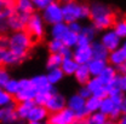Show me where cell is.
I'll list each match as a JSON object with an SVG mask.
<instances>
[{"label":"cell","instance_id":"cell-1","mask_svg":"<svg viewBox=\"0 0 126 124\" xmlns=\"http://www.w3.org/2000/svg\"><path fill=\"white\" fill-rule=\"evenodd\" d=\"M90 19L96 30L102 33L111 29L115 23L114 11L109 5L102 1H94L90 5Z\"/></svg>","mask_w":126,"mask_h":124},{"label":"cell","instance_id":"cell-2","mask_svg":"<svg viewBox=\"0 0 126 124\" xmlns=\"http://www.w3.org/2000/svg\"><path fill=\"white\" fill-rule=\"evenodd\" d=\"M63 21L69 24L73 22H80L90 18V5L78 2L74 0L62 2Z\"/></svg>","mask_w":126,"mask_h":124},{"label":"cell","instance_id":"cell-3","mask_svg":"<svg viewBox=\"0 0 126 124\" xmlns=\"http://www.w3.org/2000/svg\"><path fill=\"white\" fill-rule=\"evenodd\" d=\"M34 45L33 37L27 31H17L10 35V48L14 53L18 54L23 59L28 57L29 49Z\"/></svg>","mask_w":126,"mask_h":124},{"label":"cell","instance_id":"cell-4","mask_svg":"<svg viewBox=\"0 0 126 124\" xmlns=\"http://www.w3.org/2000/svg\"><path fill=\"white\" fill-rule=\"evenodd\" d=\"M41 17L44 19V22L51 25L62 23L63 21V10H62V4L58 1H51V4L47 6L46 9L41 12Z\"/></svg>","mask_w":126,"mask_h":124},{"label":"cell","instance_id":"cell-5","mask_svg":"<svg viewBox=\"0 0 126 124\" xmlns=\"http://www.w3.org/2000/svg\"><path fill=\"white\" fill-rule=\"evenodd\" d=\"M36 90L32 84L31 78H19V90L15 95V100L21 104L26 101H34Z\"/></svg>","mask_w":126,"mask_h":124},{"label":"cell","instance_id":"cell-6","mask_svg":"<svg viewBox=\"0 0 126 124\" xmlns=\"http://www.w3.org/2000/svg\"><path fill=\"white\" fill-rule=\"evenodd\" d=\"M45 22L43 19V17L40 13L38 12H34L31 16L28 23H27V28L26 31L31 35L32 37H35V39H41L44 35H45Z\"/></svg>","mask_w":126,"mask_h":124},{"label":"cell","instance_id":"cell-7","mask_svg":"<svg viewBox=\"0 0 126 124\" xmlns=\"http://www.w3.org/2000/svg\"><path fill=\"white\" fill-rule=\"evenodd\" d=\"M75 122H77L75 113L67 107L57 113L50 114L46 124H74Z\"/></svg>","mask_w":126,"mask_h":124},{"label":"cell","instance_id":"cell-8","mask_svg":"<svg viewBox=\"0 0 126 124\" xmlns=\"http://www.w3.org/2000/svg\"><path fill=\"white\" fill-rule=\"evenodd\" d=\"M32 84L33 87L35 88L36 93H47V94H53L56 93V88L55 86H52L48 79H47L46 74H38V75H34L31 78Z\"/></svg>","mask_w":126,"mask_h":124},{"label":"cell","instance_id":"cell-9","mask_svg":"<svg viewBox=\"0 0 126 124\" xmlns=\"http://www.w3.org/2000/svg\"><path fill=\"white\" fill-rule=\"evenodd\" d=\"M46 110L48 111L50 114L52 113H57L62 110L67 109V98L60 92L53 93L47 100L46 105H45Z\"/></svg>","mask_w":126,"mask_h":124},{"label":"cell","instance_id":"cell-10","mask_svg":"<svg viewBox=\"0 0 126 124\" xmlns=\"http://www.w3.org/2000/svg\"><path fill=\"white\" fill-rule=\"evenodd\" d=\"M102 45H104V47L109 51V52H113L118 48L121 47V44H123V40L115 34V31L111 29H108V30L103 31L102 35H101V40Z\"/></svg>","mask_w":126,"mask_h":124},{"label":"cell","instance_id":"cell-11","mask_svg":"<svg viewBox=\"0 0 126 124\" xmlns=\"http://www.w3.org/2000/svg\"><path fill=\"white\" fill-rule=\"evenodd\" d=\"M32 15H23V13H18L16 12L12 17H10L7 19V24L10 30H12L14 33L17 31H24L27 28V23L29 21Z\"/></svg>","mask_w":126,"mask_h":124},{"label":"cell","instance_id":"cell-12","mask_svg":"<svg viewBox=\"0 0 126 124\" xmlns=\"http://www.w3.org/2000/svg\"><path fill=\"white\" fill-rule=\"evenodd\" d=\"M73 59L78 63L79 65H87L94 59L91 46L75 47L73 49Z\"/></svg>","mask_w":126,"mask_h":124},{"label":"cell","instance_id":"cell-13","mask_svg":"<svg viewBox=\"0 0 126 124\" xmlns=\"http://www.w3.org/2000/svg\"><path fill=\"white\" fill-rule=\"evenodd\" d=\"M48 111L46 110L45 106H38L35 105L31 110V113L28 116V121L27 122H39V123H45L48 119Z\"/></svg>","mask_w":126,"mask_h":124},{"label":"cell","instance_id":"cell-14","mask_svg":"<svg viewBox=\"0 0 126 124\" xmlns=\"http://www.w3.org/2000/svg\"><path fill=\"white\" fill-rule=\"evenodd\" d=\"M18 121L16 114V105L0 109V124H15Z\"/></svg>","mask_w":126,"mask_h":124},{"label":"cell","instance_id":"cell-15","mask_svg":"<svg viewBox=\"0 0 126 124\" xmlns=\"http://www.w3.org/2000/svg\"><path fill=\"white\" fill-rule=\"evenodd\" d=\"M118 75H119V72H118L116 68H114V66H111V65L108 64V66L98 76V79L101 81V83L104 87H109V86H111L114 83V81H115V78L118 77Z\"/></svg>","mask_w":126,"mask_h":124},{"label":"cell","instance_id":"cell-16","mask_svg":"<svg viewBox=\"0 0 126 124\" xmlns=\"http://www.w3.org/2000/svg\"><path fill=\"white\" fill-rule=\"evenodd\" d=\"M125 63H126V52L121 47L109 53V57H108V64L109 65L118 69L121 65H124Z\"/></svg>","mask_w":126,"mask_h":124},{"label":"cell","instance_id":"cell-17","mask_svg":"<svg viewBox=\"0 0 126 124\" xmlns=\"http://www.w3.org/2000/svg\"><path fill=\"white\" fill-rule=\"evenodd\" d=\"M68 33H69V28H68V24L65 22L55 24V25H51L50 27V30H48V34H50V37L51 39L61 40V41L64 39V36Z\"/></svg>","mask_w":126,"mask_h":124},{"label":"cell","instance_id":"cell-18","mask_svg":"<svg viewBox=\"0 0 126 124\" xmlns=\"http://www.w3.org/2000/svg\"><path fill=\"white\" fill-rule=\"evenodd\" d=\"M85 104H86V100L84 98H81L78 93L72 94L69 98H67V107L72 110L74 113L85 109Z\"/></svg>","mask_w":126,"mask_h":124},{"label":"cell","instance_id":"cell-19","mask_svg":"<svg viewBox=\"0 0 126 124\" xmlns=\"http://www.w3.org/2000/svg\"><path fill=\"white\" fill-rule=\"evenodd\" d=\"M91 49H92V57L94 59H99V60H107L108 62V57H109V51L102 45L101 41L94 40L91 44Z\"/></svg>","mask_w":126,"mask_h":124},{"label":"cell","instance_id":"cell-20","mask_svg":"<svg viewBox=\"0 0 126 124\" xmlns=\"http://www.w3.org/2000/svg\"><path fill=\"white\" fill-rule=\"evenodd\" d=\"M35 106L34 101H26L16 105V114L19 121H28V116L31 113V110Z\"/></svg>","mask_w":126,"mask_h":124},{"label":"cell","instance_id":"cell-21","mask_svg":"<svg viewBox=\"0 0 126 124\" xmlns=\"http://www.w3.org/2000/svg\"><path fill=\"white\" fill-rule=\"evenodd\" d=\"M107 66H108V62L107 60H99V59H92L87 64V68H89V71L91 74V77H98Z\"/></svg>","mask_w":126,"mask_h":124},{"label":"cell","instance_id":"cell-22","mask_svg":"<svg viewBox=\"0 0 126 124\" xmlns=\"http://www.w3.org/2000/svg\"><path fill=\"white\" fill-rule=\"evenodd\" d=\"M74 78H75V81L80 86H86L89 83V81L92 78L90 71H89L87 65H79L78 70H77V72L74 75Z\"/></svg>","mask_w":126,"mask_h":124},{"label":"cell","instance_id":"cell-23","mask_svg":"<svg viewBox=\"0 0 126 124\" xmlns=\"http://www.w3.org/2000/svg\"><path fill=\"white\" fill-rule=\"evenodd\" d=\"M79 68V64L73 58H67L63 59L62 65H61V70L63 71L64 76H74L77 70Z\"/></svg>","mask_w":126,"mask_h":124},{"label":"cell","instance_id":"cell-24","mask_svg":"<svg viewBox=\"0 0 126 124\" xmlns=\"http://www.w3.org/2000/svg\"><path fill=\"white\" fill-rule=\"evenodd\" d=\"M16 12L23 13V15H33L34 13V5L32 0H18L15 5Z\"/></svg>","mask_w":126,"mask_h":124},{"label":"cell","instance_id":"cell-25","mask_svg":"<svg viewBox=\"0 0 126 124\" xmlns=\"http://www.w3.org/2000/svg\"><path fill=\"white\" fill-rule=\"evenodd\" d=\"M63 58L61 54H48L46 58V69L53 70V69H61Z\"/></svg>","mask_w":126,"mask_h":124},{"label":"cell","instance_id":"cell-26","mask_svg":"<svg viewBox=\"0 0 126 124\" xmlns=\"http://www.w3.org/2000/svg\"><path fill=\"white\" fill-rule=\"evenodd\" d=\"M46 76L48 82L52 84V86H56L58 83H61L64 78V74L61 69H53V70H48L46 72Z\"/></svg>","mask_w":126,"mask_h":124},{"label":"cell","instance_id":"cell-27","mask_svg":"<svg viewBox=\"0 0 126 124\" xmlns=\"http://www.w3.org/2000/svg\"><path fill=\"white\" fill-rule=\"evenodd\" d=\"M115 109H116V106L114 105V102L111 101V99H110L109 96H107V98H104V99H102V100H101L99 112H101V113H103L104 116L109 117L110 114L114 112V110Z\"/></svg>","mask_w":126,"mask_h":124},{"label":"cell","instance_id":"cell-28","mask_svg":"<svg viewBox=\"0 0 126 124\" xmlns=\"http://www.w3.org/2000/svg\"><path fill=\"white\" fill-rule=\"evenodd\" d=\"M24 59L22 57H19L18 54L14 53L11 49H7L6 53H5V59H4V65H7V66H15L18 65L23 62Z\"/></svg>","mask_w":126,"mask_h":124},{"label":"cell","instance_id":"cell-29","mask_svg":"<svg viewBox=\"0 0 126 124\" xmlns=\"http://www.w3.org/2000/svg\"><path fill=\"white\" fill-rule=\"evenodd\" d=\"M113 30L115 31V34L123 41L126 40V18H120V19L115 21V23L113 25Z\"/></svg>","mask_w":126,"mask_h":124},{"label":"cell","instance_id":"cell-30","mask_svg":"<svg viewBox=\"0 0 126 124\" xmlns=\"http://www.w3.org/2000/svg\"><path fill=\"white\" fill-rule=\"evenodd\" d=\"M99 107H101V99L96 98V96H91L86 100V104H85V109L87 110L89 114H92L96 112H99Z\"/></svg>","mask_w":126,"mask_h":124},{"label":"cell","instance_id":"cell-31","mask_svg":"<svg viewBox=\"0 0 126 124\" xmlns=\"http://www.w3.org/2000/svg\"><path fill=\"white\" fill-rule=\"evenodd\" d=\"M109 121V118L107 116H104L101 112H96L90 114L86 119H85V124H107Z\"/></svg>","mask_w":126,"mask_h":124},{"label":"cell","instance_id":"cell-32","mask_svg":"<svg viewBox=\"0 0 126 124\" xmlns=\"http://www.w3.org/2000/svg\"><path fill=\"white\" fill-rule=\"evenodd\" d=\"M15 104V98L7 93L4 88H0V109L7 107Z\"/></svg>","mask_w":126,"mask_h":124},{"label":"cell","instance_id":"cell-33","mask_svg":"<svg viewBox=\"0 0 126 124\" xmlns=\"http://www.w3.org/2000/svg\"><path fill=\"white\" fill-rule=\"evenodd\" d=\"M63 42L61 40H55V39H50L47 42V51L50 54H60L61 49L63 48Z\"/></svg>","mask_w":126,"mask_h":124},{"label":"cell","instance_id":"cell-34","mask_svg":"<svg viewBox=\"0 0 126 124\" xmlns=\"http://www.w3.org/2000/svg\"><path fill=\"white\" fill-rule=\"evenodd\" d=\"M4 89L10 94V95H12V96L15 98V95L18 93V90H19V79L11 78V79L6 83V86L4 87Z\"/></svg>","mask_w":126,"mask_h":124},{"label":"cell","instance_id":"cell-35","mask_svg":"<svg viewBox=\"0 0 126 124\" xmlns=\"http://www.w3.org/2000/svg\"><path fill=\"white\" fill-rule=\"evenodd\" d=\"M78 34H74V33H72V31H69L65 36H64V39L62 40L63 45L67 47H69V48H75L77 45H78Z\"/></svg>","mask_w":126,"mask_h":124},{"label":"cell","instance_id":"cell-36","mask_svg":"<svg viewBox=\"0 0 126 124\" xmlns=\"http://www.w3.org/2000/svg\"><path fill=\"white\" fill-rule=\"evenodd\" d=\"M82 35H85L91 42H94V39H96V35H97V30L92 24H86L82 27V31H81Z\"/></svg>","mask_w":126,"mask_h":124},{"label":"cell","instance_id":"cell-37","mask_svg":"<svg viewBox=\"0 0 126 124\" xmlns=\"http://www.w3.org/2000/svg\"><path fill=\"white\" fill-rule=\"evenodd\" d=\"M86 87L89 88V90H90L91 94L94 95V93H96L99 88L103 87V84L101 83V81L98 79V77H92L90 81H89V83L86 84Z\"/></svg>","mask_w":126,"mask_h":124},{"label":"cell","instance_id":"cell-38","mask_svg":"<svg viewBox=\"0 0 126 124\" xmlns=\"http://www.w3.org/2000/svg\"><path fill=\"white\" fill-rule=\"evenodd\" d=\"M10 72L5 66H0V88H4L6 86V83L11 79Z\"/></svg>","mask_w":126,"mask_h":124},{"label":"cell","instance_id":"cell-39","mask_svg":"<svg viewBox=\"0 0 126 124\" xmlns=\"http://www.w3.org/2000/svg\"><path fill=\"white\" fill-rule=\"evenodd\" d=\"M114 86H116L123 93L125 94L126 93V74H123V75H118V77L115 78V81H114V83H113Z\"/></svg>","mask_w":126,"mask_h":124},{"label":"cell","instance_id":"cell-40","mask_svg":"<svg viewBox=\"0 0 126 124\" xmlns=\"http://www.w3.org/2000/svg\"><path fill=\"white\" fill-rule=\"evenodd\" d=\"M52 94H47V93H36L35 95V99H34V102L35 105L38 106H45L48 100V98L51 96Z\"/></svg>","mask_w":126,"mask_h":124},{"label":"cell","instance_id":"cell-41","mask_svg":"<svg viewBox=\"0 0 126 124\" xmlns=\"http://www.w3.org/2000/svg\"><path fill=\"white\" fill-rule=\"evenodd\" d=\"M52 0H33V5H34V9L38 10V11H44L47 6L51 4Z\"/></svg>","mask_w":126,"mask_h":124},{"label":"cell","instance_id":"cell-42","mask_svg":"<svg viewBox=\"0 0 126 124\" xmlns=\"http://www.w3.org/2000/svg\"><path fill=\"white\" fill-rule=\"evenodd\" d=\"M82 24L80 23V22H73V23H69L68 24V28H69V31H72V33H74V34H81V31H82Z\"/></svg>","mask_w":126,"mask_h":124},{"label":"cell","instance_id":"cell-43","mask_svg":"<svg viewBox=\"0 0 126 124\" xmlns=\"http://www.w3.org/2000/svg\"><path fill=\"white\" fill-rule=\"evenodd\" d=\"M10 48V36L5 35H0V49L7 51Z\"/></svg>","mask_w":126,"mask_h":124},{"label":"cell","instance_id":"cell-44","mask_svg":"<svg viewBox=\"0 0 126 124\" xmlns=\"http://www.w3.org/2000/svg\"><path fill=\"white\" fill-rule=\"evenodd\" d=\"M91 41L85 36V35H82V34H79L78 36V45L77 47H86V46H91Z\"/></svg>","mask_w":126,"mask_h":124},{"label":"cell","instance_id":"cell-45","mask_svg":"<svg viewBox=\"0 0 126 124\" xmlns=\"http://www.w3.org/2000/svg\"><path fill=\"white\" fill-rule=\"evenodd\" d=\"M77 93L81 96V98H84L85 100H87L89 98H91L92 96V94H91V92L89 90V88L86 87V86H81L80 88H79V90L77 92Z\"/></svg>","mask_w":126,"mask_h":124},{"label":"cell","instance_id":"cell-46","mask_svg":"<svg viewBox=\"0 0 126 124\" xmlns=\"http://www.w3.org/2000/svg\"><path fill=\"white\" fill-rule=\"evenodd\" d=\"M60 54L62 56L63 59H67V58H73V49L69 48L67 46H63V48L61 49Z\"/></svg>","mask_w":126,"mask_h":124},{"label":"cell","instance_id":"cell-47","mask_svg":"<svg viewBox=\"0 0 126 124\" xmlns=\"http://www.w3.org/2000/svg\"><path fill=\"white\" fill-rule=\"evenodd\" d=\"M7 30H10L9 24H7V21L0 19V35H5Z\"/></svg>","mask_w":126,"mask_h":124},{"label":"cell","instance_id":"cell-48","mask_svg":"<svg viewBox=\"0 0 126 124\" xmlns=\"http://www.w3.org/2000/svg\"><path fill=\"white\" fill-rule=\"evenodd\" d=\"M5 53L6 51L0 49V66H4V59H5Z\"/></svg>","mask_w":126,"mask_h":124},{"label":"cell","instance_id":"cell-49","mask_svg":"<svg viewBox=\"0 0 126 124\" xmlns=\"http://www.w3.org/2000/svg\"><path fill=\"white\" fill-rule=\"evenodd\" d=\"M116 70H118V72H119L120 75H123V74H126V63L124 64V65H121L120 68H118Z\"/></svg>","mask_w":126,"mask_h":124},{"label":"cell","instance_id":"cell-50","mask_svg":"<svg viewBox=\"0 0 126 124\" xmlns=\"http://www.w3.org/2000/svg\"><path fill=\"white\" fill-rule=\"evenodd\" d=\"M121 112H123V116L126 117V96H125V99H124L123 105H121Z\"/></svg>","mask_w":126,"mask_h":124},{"label":"cell","instance_id":"cell-51","mask_svg":"<svg viewBox=\"0 0 126 124\" xmlns=\"http://www.w3.org/2000/svg\"><path fill=\"white\" fill-rule=\"evenodd\" d=\"M116 124H126V117H124V116H123V117H121V118L116 122Z\"/></svg>","mask_w":126,"mask_h":124},{"label":"cell","instance_id":"cell-52","mask_svg":"<svg viewBox=\"0 0 126 124\" xmlns=\"http://www.w3.org/2000/svg\"><path fill=\"white\" fill-rule=\"evenodd\" d=\"M5 7V4H4V0H0V12L2 11V9Z\"/></svg>","mask_w":126,"mask_h":124},{"label":"cell","instance_id":"cell-53","mask_svg":"<svg viewBox=\"0 0 126 124\" xmlns=\"http://www.w3.org/2000/svg\"><path fill=\"white\" fill-rule=\"evenodd\" d=\"M121 48H123V49L126 52V40H124V41H123V44H121Z\"/></svg>","mask_w":126,"mask_h":124},{"label":"cell","instance_id":"cell-54","mask_svg":"<svg viewBox=\"0 0 126 124\" xmlns=\"http://www.w3.org/2000/svg\"><path fill=\"white\" fill-rule=\"evenodd\" d=\"M26 124H46V123H39V122H27Z\"/></svg>","mask_w":126,"mask_h":124},{"label":"cell","instance_id":"cell-55","mask_svg":"<svg viewBox=\"0 0 126 124\" xmlns=\"http://www.w3.org/2000/svg\"><path fill=\"white\" fill-rule=\"evenodd\" d=\"M74 124H85V121H77Z\"/></svg>","mask_w":126,"mask_h":124},{"label":"cell","instance_id":"cell-56","mask_svg":"<svg viewBox=\"0 0 126 124\" xmlns=\"http://www.w3.org/2000/svg\"><path fill=\"white\" fill-rule=\"evenodd\" d=\"M107 124H116V123H115V122H111V121H108Z\"/></svg>","mask_w":126,"mask_h":124}]
</instances>
